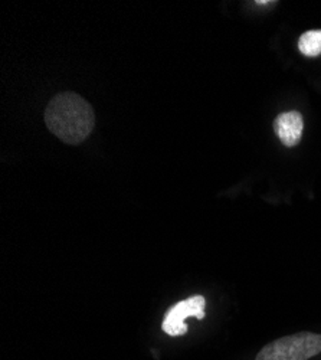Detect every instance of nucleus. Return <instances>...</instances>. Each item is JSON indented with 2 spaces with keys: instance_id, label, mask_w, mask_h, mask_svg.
<instances>
[{
  "instance_id": "nucleus-1",
  "label": "nucleus",
  "mask_w": 321,
  "mask_h": 360,
  "mask_svg": "<svg viewBox=\"0 0 321 360\" xmlns=\"http://www.w3.org/2000/svg\"><path fill=\"white\" fill-rule=\"evenodd\" d=\"M48 130L67 144H79L94 129L96 117L90 103L75 93L55 96L45 110Z\"/></svg>"
},
{
  "instance_id": "nucleus-2",
  "label": "nucleus",
  "mask_w": 321,
  "mask_h": 360,
  "mask_svg": "<svg viewBox=\"0 0 321 360\" xmlns=\"http://www.w3.org/2000/svg\"><path fill=\"white\" fill-rule=\"evenodd\" d=\"M321 352V335L301 332L262 347L256 360H308Z\"/></svg>"
},
{
  "instance_id": "nucleus-3",
  "label": "nucleus",
  "mask_w": 321,
  "mask_h": 360,
  "mask_svg": "<svg viewBox=\"0 0 321 360\" xmlns=\"http://www.w3.org/2000/svg\"><path fill=\"white\" fill-rule=\"evenodd\" d=\"M205 306L207 300L202 295H195L185 300V302L178 303L167 311L166 319L163 321V330L170 336L185 335L188 332V326L185 324V320L188 317H196L202 320L205 317Z\"/></svg>"
},
{
  "instance_id": "nucleus-4",
  "label": "nucleus",
  "mask_w": 321,
  "mask_h": 360,
  "mask_svg": "<svg viewBox=\"0 0 321 360\" xmlns=\"http://www.w3.org/2000/svg\"><path fill=\"white\" fill-rule=\"evenodd\" d=\"M304 129V120L299 111L281 112L274 120V131L285 147H294L300 143Z\"/></svg>"
},
{
  "instance_id": "nucleus-5",
  "label": "nucleus",
  "mask_w": 321,
  "mask_h": 360,
  "mask_svg": "<svg viewBox=\"0 0 321 360\" xmlns=\"http://www.w3.org/2000/svg\"><path fill=\"white\" fill-rule=\"evenodd\" d=\"M299 49L306 56H318L321 53V31L314 29L308 31L299 39Z\"/></svg>"
},
{
  "instance_id": "nucleus-6",
  "label": "nucleus",
  "mask_w": 321,
  "mask_h": 360,
  "mask_svg": "<svg viewBox=\"0 0 321 360\" xmlns=\"http://www.w3.org/2000/svg\"><path fill=\"white\" fill-rule=\"evenodd\" d=\"M268 4H273V2H255V5H259V6H262V5H268Z\"/></svg>"
}]
</instances>
